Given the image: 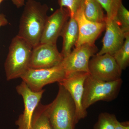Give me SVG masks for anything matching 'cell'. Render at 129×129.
Instances as JSON below:
<instances>
[{
  "label": "cell",
  "instance_id": "1",
  "mask_svg": "<svg viewBox=\"0 0 129 129\" xmlns=\"http://www.w3.org/2000/svg\"><path fill=\"white\" fill-rule=\"evenodd\" d=\"M48 9L46 4L35 0H28L25 3L17 35L27 41L33 47L40 42Z\"/></svg>",
  "mask_w": 129,
  "mask_h": 129
},
{
  "label": "cell",
  "instance_id": "2",
  "mask_svg": "<svg viewBox=\"0 0 129 129\" xmlns=\"http://www.w3.org/2000/svg\"><path fill=\"white\" fill-rule=\"evenodd\" d=\"M47 113L53 129H74L76 108L69 92L59 84L57 95L48 104Z\"/></svg>",
  "mask_w": 129,
  "mask_h": 129
},
{
  "label": "cell",
  "instance_id": "3",
  "mask_svg": "<svg viewBox=\"0 0 129 129\" xmlns=\"http://www.w3.org/2000/svg\"><path fill=\"white\" fill-rule=\"evenodd\" d=\"M33 47L18 36L12 40L5 63L7 80L20 78L28 68Z\"/></svg>",
  "mask_w": 129,
  "mask_h": 129
},
{
  "label": "cell",
  "instance_id": "4",
  "mask_svg": "<svg viewBox=\"0 0 129 129\" xmlns=\"http://www.w3.org/2000/svg\"><path fill=\"white\" fill-rule=\"evenodd\" d=\"M120 78L114 81H102L93 78L89 74L84 83L82 104L86 110L95 103L100 101L110 102L117 98L122 84Z\"/></svg>",
  "mask_w": 129,
  "mask_h": 129
},
{
  "label": "cell",
  "instance_id": "5",
  "mask_svg": "<svg viewBox=\"0 0 129 129\" xmlns=\"http://www.w3.org/2000/svg\"><path fill=\"white\" fill-rule=\"evenodd\" d=\"M65 76L66 73L61 63L48 68H28L20 78L32 91L39 92L47 85L60 83Z\"/></svg>",
  "mask_w": 129,
  "mask_h": 129
},
{
  "label": "cell",
  "instance_id": "6",
  "mask_svg": "<svg viewBox=\"0 0 129 129\" xmlns=\"http://www.w3.org/2000/svg\"><path fill=\"white\" fill-rule=\"evenodd\" d=\"M89 71L90 75L95 79L109 82L121 78L122 71L112 56L96 54L90 59Z\"/></svg>",
  "mask_w": 129,
  "mask_h": 129
},
{
  "label": "cell",
  "instance_id": "7",
  "mask_svg": "<svg viewBox=\"0 0 129 129\" xmlns=\"http://www.w3.org/2000/svg\"><path fill=\"white\" fill-rule=\"evenodd\" d=\"M63 57L56 44L40 43L32 49L28 68L42 69L60 64Z\"/></svg>",
  "mask_w": 129,
  "mask_h": 129
},
{
  "label": "cell",
  "instance_id": "8",
  "mask_svg": "<svg viewBox=\"0 0 129 129\" xmlns=\"http://www.w3.org/2000/svg\"><path fill=\"white\" fill-rule=\"evenodd\" d=\"M98 51L95 45L85 44L75 47L61 63L66 75L79 72L89 73V62L91 57Z\"/></svg>",
  "mask_w": 129,
  "mask_h": 129
},
{
  "label": "cell",
  "instance_id": "9",
  "mask_svg": "<svg viewBox=\"0 0 129 129\" xmlns=\"http://www.w3.org/2000/svg\"><path fill=\"white\" fill-rule=\"evenodd\" d=\"M89 73L76 72L66 75L64 78L58 83L69 92L73 100L76 108L75 123L87 116V112L82 106L84 83Z\"/></svg>",
  "mask_w": 129,
  "mask_h": 129
},
{
  "label": "cell",
  "instance_id": "10",
  "mask_svg": "<svg viewBox=\"0 0 129 129\" xmlns=\"http://www.w3.org/2000/svg\"><path fill=\"white\" fill-rule=\"evenodd\" d=\"M19 94L22 97L24 104L23 113L19 117L16 124L18 129H31L33 115L40 102L45 90L39 92L32 91L23 81L16 87Z\"/></svg>",
  "mask_w": 129,
  "mask_h": 129
},
{
  "label": "cell",
  "instance_id": "11",
  "mask_svg": "<svg viewBox=\"0 0 129 129\" xmlns=\"http://www.w3.org/2000/svg\"><path fill=\"white\" fill-rule=\"evenodd\" d=\"M70 17L68 10L64 7H60L48 16L40 43L56 44Z\"/></svg>",
  "mask_w": 129,
  "mask_h": 129
},
{
  "label": "cell",
  "instance_id": "12",
  "mask_svg": "<svg viewBox=\"0 0 129 129\" xmlns=\"http://www.w3.org/2000/svg\"><path fill=\"white\" fill-rule=\"evenodd\" d=\"M79 29V37L75 47L88 44L95 45V42L105 29L106 23L92 22L86 18L83 12V7L74 17Z\"/></svg>",
  "mask_w": 129,
  "mask_h": 129
},
{
  "label": "cell",
  "instance_id": "13",
  "mask_svg": "<svg viewBox=\"0 0 129 129\" xmlns=\"http://www.w3.org/2000/svg\"><path fill=\"white\" fill-rule=\"evenodd\" d=\"M106 32L103 46L97 54H108L113 56L123 45L125 35L115 19H105Z\"/></svg>",
  "mask_w": 129,
  "mask_h": 129
},
{
  "label": "cell",
  "instance_id": "14",
  "mask_svg": "<svg viewBox=\"0 0 129 129\" xmlns=\"http://www.w3.org/2000/svg\"><path fill=\"white\" fill-rule=\"evenodd\" d=\"M61 36L63 38L62 50L61 53L64 58L71 53L72 48L75 46L78 39V26L74 17H70Z\"/></svg>",
  "mask_w": 129,
  "mask_h": 129
},
{
  "label": "cell",
  "instance_id": "15",
  "mask_svg": "<svg viewBox=\"0 0 129 129\" xmlns=\"http://www.w3.org/2000/svg\"><path fill=\"white\" fill-rule=\"evenodd\" d=\"M83 12L86 17L90 21L97 23L105 22L106 16L103 8L96 0H85Z\"/></svg>",
  "mask_w": 129,
  "mask_h": 129
},
{
  "label": "cell",
  "instance_id": "16",
  "mask_svg": "<svg viewBox=\"0 0 129 129\" xmlns=\"http://www.w3.org/2000/svg\"><path fill=\"white\" fill-rule=\"evenodd\" d=\"M47 107L48 105L39 104L33 115L31 129H53L48 118Z\"/></svg>",
  "mask_w": 129,
  "mask_h": 129
},
{
  "label": "cell",
  "instance_id": "17",
  "mask_svg": "<svg viewBox=\"0 0 129 129\" xmlns=\"http://www.w3.org/2000/svg\"><path fill=\"white\" fill-rule=\"evenodd\" d=\"M121 70H124L129 64V33L125 35L122 47L113 56Z\"/></svg>",
  "mask_w": 129,
  "mask_h": 129
},
{
  "label": "cell",
  "instance_id": "18",
  "mask_svg": "<svg viewBox=\"0 0 129 129\" xmlns=\"http://www.w3.org/2000/svg\"><path fill=\"white\" fill-rule=\"evenodd\" d=\"M107 13L106 18L108 19L115 18L119 8L122 5V0H96Z\"/></svg>",
  "mask_w": 129,
  "mask_h": 129
},
{
  "label": "cell",
  "instance_id": "19",
  "mask_svg": "<svg viewBox=\"0 0 129 129\" xmlns=\"http://www.w3.org/2000/svg\"><path fill=\"white\" fill-rule=\"evenodd\" d=\"M117 119L114 114L104 112L99 114L95 129H114Z\"/></svg>",
  "mask_w": 129,
  "mask_h": 129
},
{
  "label": "cell",
  "instance_id": "20",
  "mask_svg": "<svg viewBox=\"0 0 129 129\" xmlns=\"http://www.w3.org/2000/svg\"><path fill=\"white\" fill-rule=\"evenodd\" d=\"M114 19L125 34L129 33V12L123 4L119 8Z\"/></svg>",
  "mask_w": 129,
  "mask_h": 129
},
{
  "label": "cell",
  "instance_id": "21",
  "mask_svg": "<svg viewBox=\"0 0 129 129\" xmlns=\"http://www.w3.org/2000/svg\"><path fill=\"white\" fill-rule=\"evenodd\" d=\"M85 0H58L60 7L67 8L70 17H74L75 14L83 7Z\"/></svg>",
  "mask_w": 129,
  "mask_h": 129
},
{
  "label": "cell",
  "instance_id": "22",
  "mask_svg": "<svg viewBox=\"0 0 129 129\" xmlns=\"http://www.w3.org/2000/svg\"><path fill=\"white\" fill-rule=\"evenodd\" d=\"M8 23L6 16L2 13H0V27L7 25Z\"/></svg>",
  "mask_w": 129,
  "mask_h": 129
},
{
  "label": "cell",
  "instance_id": "23",
  "mask_svg": "<svg viewBox=\"0 0 129 129\" xmlns=\"http://www.w3.org/2000/svg\"><path fill=\"white\" fill-rule=\"evenodd\" d=\"M12 1L18 8L22 7L25 5V0H12Z\"/></svg>",
  "mask_w": 129,
  "mask_h": 129
},
{
  "label": "cell",
  "instance_id": "24",
  "mask_svg": "<svg viewBox=\"0 0 129 129\" xmlns=\"http://www.w3.org/2000/svg\"><path fill=\"white\" fill-rule=\"evenodd\" d=\"M114 129H129V126L122 124L117 120L115 122Z\"/></svg>",
  "mask_w": 129,
  "mask_h": 129
},
{
  "label": "cell",
  "instance_id": "25",
  "mask_svg": "<svg viewBox=\"0 0 129 129\" xmlns=\"http://www.w3.org/2000/svg\"><path fill=\"white\" fill-rule=\"evenodd\" d=\"M4 0H0V5L4 1Z\"/></svg>",
  "mask_w": 129,
  "mask_h": 129
}]
</instances>
